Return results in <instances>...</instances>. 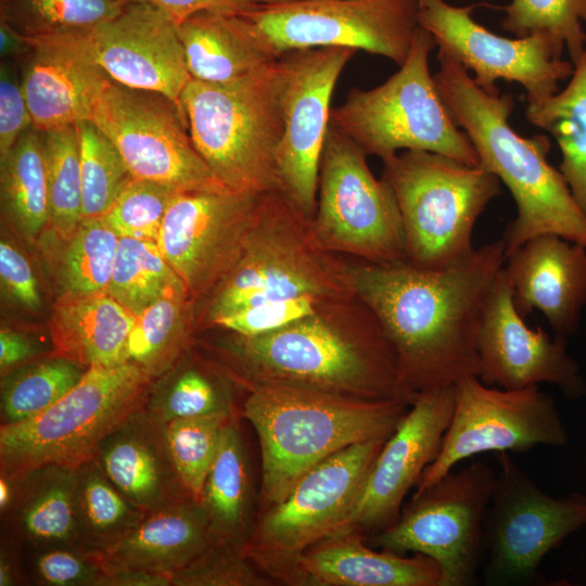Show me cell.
<instances>
[{"mask_svg":"<svg viewBox=\"0 0 586 586\" xmlns=\"http://www.w3.org/2000/svg\"><path fill=\"white\" fill-rule=\"evenodd\" d=\"M56 241L53 271L59 294L106 292L119 238L104 218L82 217L67 239Z\"/></svg>","mask_w":586,"mask_h":586,"instance_id":"cell-37","label":"cell"},{"mask_svg":"<svg viewBox=\"0 0 586 586\" xmlns=\"http://www.w3.org/2000/svg\"><path fill=\"white\" fill-rule=\"evenodd\" d=\"M184 285L157 243L120 238L107 293L135 316L168 291Z\"/></svg>","mask_w":586,"mask_h":586,"instance_id":"cell-39","label":"cell"},{"mask_svg":"<svg viewBox=\"0 0 586 586\" xmlns=\"http://www.w3.org/2000/svg\"><path fill=\"white\" fill-rule=\"evenodd\" d=\"M33 126L24 93L20 64L1 60L0 64V161L21 136Z\"/></svg>","mask_w":586,"mask_h":586,"instance_id":"cell-49","label":"cell"},{"mask_svg":"<svg viewBox=\"0 0 586 586\" xmlns=\"http://www.w3.org/2000/svg\"><path fill=\"white\" fill-rule=\"evenodd\" d=\"M90 120L115 144L133 178L177 191L226 190L191 138L179 102L112 81Z\"/></svg>","mask_w":586,"mask_h":586,"instance_id":"cell-15","label":"cell"},{"mask_svg":"<svg viewBox=\"0 0 586 586\" xmlns=\"http://www.w3.org/2000/svg\"><path fill=\"white\" fill-rule=\"evenodd\" d=\"M150 388L145 408L164 423L214 413H234L229 392L195 367L170 368Z\"/></svg>","mask_w":586,"mask_h":586,"instance_id":"cell-42","label":"cell"},{"mask_svg":"<svg viewBox=\"0 0 586 586\" xmlns=\"http://www.w3.org/2000/svg\"><path fill=\"white\" fill-rule=\"evenodd\" d=\"M192 79L226 82L281 55L267 35L243 14L198 12L178 24Z\"/></svg>","mask_w":586,"mask_h":586,"instance_id":"cell-28","label":"cell"},{"mask_svg":"<svg viewBox=\"0 0 586 586\" xmlns=\"http://www.w3.org/2000/svg\"><path fill=\"white\" fill-rule=\"evenodd\" d=\"M16 494L15 481L0 475V511L5 514L12 507Z\"/></svg>","mask_w":586,"mask_h":586,"instance_id":"cell-56","label":"cell"},{"mask_svg":"<svg viewBox=\"0 0 586 586\" xmlns=\"http://www.w3.org/2000/svg\"><path fill=\"white\" fill-rule=\"evenodd\" d=\"M93 459L109 480L145 512L191 498L176 471L166 423L145 406L102 441Z\"/></svg>","mask_w":586,"mask_h":586,"instance_id":"cell-26","label":"cell"},{"mask_svg":"<svg viewBox=\"0 0 586 586\" xmlns=\"http://www.w3.org/2000/svg\"><path fill=\"white\" fill-rule=\"evenodd\" d=\"M387 438L351 445L306 472L283 500L266 508L244 545V556L267 575L332 536L356 505Z\"/></svg>","mask_w":586,"mask_h":586,"instance_id":"cell-13","label":"cell"},{"mask_svg":"<svg viewBox=\"0 0 586 586\" xmlns=\"http://www.w3.org/2000/svg\"><path fill=\"white\" fill-rule=\"evenodd\" d=\"M234 417V413L222 412L166 423L167 442L178 476L188 495L199 502L221 434Z\"/></svg>","mask_w":586,"mask_h":586,"instance_id":"cell-44","label":"cell"},{"mask_svg":"<svg viewBox=\"0 0 586 586\" xmlns=\"http://www.w3.org/2000/svg\"><path fill=\"white\" fill-rule=\"evenodd\" d=\"M77 480L78 468L56 464L39 467L16 480L15 499L5 513L15 539L40 548L71 546L81 549Z\"/></svg>","mask_w":586,"mask_h":586,"instance_id":"cell-30","label":"cell"},{"mask_svg":"<svg viewBox=\"0 0 586 586\" xmlns=\"http://www.w3.org/2000/svg\"><path fill=\"white\" fill-rule=\"evenodd\" d=\"M250 496L246 454L233 419L221 434L200 501L208 519L212 544L243 550L251 534Z\"/></svg>","mask_w":586,"mask_h":586,"instance_id":"cell-31","label":"cell"},{"mask_svg":"<svg viewBox=\"0 0 586 586\" xmlns=\"http://www.w3.org/2000/svg\"><path fill=\"white\" fill-rule=\"evenodd\" d=\"M178 192L181 191L132 177L102 217L119 239L156 243L167 209Z\"/></svg>","mask_w":586,"mask_h":586,"instance_id":"cell-45","label":"cell"},{"mask_svg":"<svg viewBox=\"0 0 586 586\" xmlns=\"http://www.w3.org/2000/svg\"><path fill=\"white\" fill-rule=\"evenodd\" d=\"M366 157L330 124L320 161L317 208L310 221L314 240L324 251L360 260H406L396 198L385 179L373 176Z\"/></svg>","mask_w":586,"mask_h":586,"instance_id":"cell-10","label":"cell"},{"mask_svg":"<svg viewBox=\"0 0 586 586\" xmlns=\"http://www.w3.org/2000/svg\"><path fill=\"white\" fill-rule=\"evenodd\" d=\"M272 582L242 549L224 544H211L171 577V586H268Z\"/></svg>","mask_w":586,"mask_h":586,"instance_id":"cell-46","label":"cell"},{"mask_svg":"<svg viewBox=\"0 0 586 586\" xmlns=\"http://www.w3.org/2000/svg\"><path fill=\"white\" fill-rule=\"evenodd\" d=\"M95 586H171V576L142 570L103 572Z\"/></svg>","mask_w":586,"mask_h":586,"instance_id":"cell-53","label":"cell"},{"mask_svg":"<svg viewBox=\"0 0 586 586\" xmlns=\"http://www.w3.org/2000/svg\"><path fill=\"white\" fill-rule=\"evenodd\" d=\"M501 27L518 38L546 34L562 44L575 65L586 46V0H511L501 7Z\"/></svg>","mask_w":586,"mask_h":586,"instance_id":"cell-43","label":"cell"},{"mask_svg":"<svg viewBox=\"0 0 586 586\" xmlns=\"http://www.w3.org/2000/svg\"><path fill=\"white\" fill-rule=\"evenodd\" d=\"M40 354L38 344L28 335L2 327L0 330L1 377L35 361Z\"/></svg>","mask_w":586,"mask_h":586,"instance_id":"cell-52","label":"cell"},{"mask_svg":"<svg viewBox=\"0 0 586 586\" xmlns=\"http://www.w3.org/2000/svg\"><path fill=\"white\" fill-rule=\"evenodd\" d=\"M354 297L348 263L321 249L308 220L279 190L262 193L242 255L209 295L205 320L266 301Z\"/></svg>","mask_w":586,"mask_h":586,"instance_id":"cell-6","label":"cell"},{"mask_svg":"<svg viewBox=\"0 0 586 586\" xmlns=\"http://www.w3.org/2000/svg\"><path fill=\"white\" fill-rule=\"evenodd\" d=\"M506 258L501 238L444 268L348 263L354 294L380 322L413 393L479 377L483 309Z\"/></svg>","mask_w":586,"mask_h":586,"instance_id":"cell-1","label":"cell"},{"mask_svg":"<svg viewBox=\"0 0 586 586\" xmlns=\"http://www.w3.org/2000/svg\"><path fill=\"white\" fill-rule=\"evenodd\" d=\"M513 302L525 318L539 310L556 335H573L586 305V247L558 234L531 238L506 258Z\"/></svg>","mask_w":586,"mask_h":586,"instance_id":"cell-24","label":"cell"},{"mask_svg":"<svg viewBox=\"0 0 586 586\" xmlns=\"http://www.w3.org/2000/svg\"><path fill=\"white\" fill-rule=\"evenodd\" d=\"M286 66L282 55L226 82L192 79L179 102L195 148L227 189L278 190L285 128Z\"/></svg>","mask_w":586,"mask_h":586,"instance_id":"cell-5","label":"cell"},{"mask_svg":"<svg viewBox=\"0 0 586 586\" xmlns=\"http://www.w3.org/2000/svg\"><path fill=\"white\" fill-rule=\"evenodd\" d=\"M76 507L80 548L86 552L113 545L145 514L109 480L94 459L78 468Z\"/></svg>","mask_w":586,"mask_h":586,"instance_id":"cell-36","label":"cell"},{"mask_svg":"<svg viewBox=\"0 0 586 586\" xmlns=\"http://www.w3.org/2000/svg\"><path fill=\"white\" fill-rule=\"evenodd\" d=\"M496 482L492 467L473 461L451 470L420 493L374 545L405 555L422 553L442 571L441 586H470L483 560L484 522Z\"/></svg>","mask_w":586,"mask_h":586,"instance_id":"cell-12","label":"cell"},{"mask_svg":"<svg viewBox=\"0 0 586 586\" xmlns=\"http://www.w3.org/2000/svg\"><path fill=\"white\" fill-rule=\"evenodd\" d=\"M193 300L184 285L177 286L136 316L129 332L125 359L160 378L187 349Z\"/></svg>","mask_w":586,"mask_h":586,"instance_id":"cell-34","label":"cell"},{"mask_svg":"<svg viewBox=\"0 0 586 586\" xmlns=\"http://www.w3.org/2000/svg\"><path fill=\"white\" fill-rule=\"evenodd\" d=\"M569 84L540 104H527L525 117L557 141L559 170L586 213V46Z\"/></svg>","mask_w":586,"mask_h":586,"instance_id":"cell-33","label":"cell"},{"mask_svg":"<svg viewBox=\"0 0 586 586\" xmlns=\"http://www.w3.org/2000/svg\"><path fill=\"white\" fill-rule=\"evenodd\" d=\"M14 542L12 538V543L5 542L4 545L1 546L0 586L21 585L26 581L22 572L21 559Z\"/></svg>","mask_w":586,"mask_h":586,"instance_id":"cell-55","label":"cell"},{"mask_svg":"<svg viewBox=\"0 0 586 586\" xmlns=\"http://www.w3.org/2000/svg\"><path fill=\"white\" fill-rule=\"evenodd\" d=\"M382 161L403 221L406 262L435 269L469 256L475 222L500 193L498 177L429 151L406 150Z\"/></svg>","mask_w":586,"mask_h":586,"instance_id":"cell-7","label":"cell"},{"mask_svg":"<svg viewBox=\"0 0 586 586\" xmlns=\"http://www.w3.org/2000/svg\"><path fill=\"white\" fill-rule=\"evenodd\" d=\"M1 213L29 243L40 240L50 222L43 131L28 128L0 161Z\"/></svg>","mask_w":586,"mask_h":586,"instance_id":"cell-32","label":"cell"},{"mask_svg":"<svg viewBox=\"0 0 586 586\" xmlns=\"http://www.w3.org/2000/svg\"><path fill=\"white\" fill-rule=\"evenodd\" d=\"M144 2L163 11L177 24L187 17L203 11L224 14H243L254 8V0H125Z\"/></svg>","mask_w":586,"mask_h":586,"instance_id":"cell-51","label":"cell"},{"mask_svg":"<svg viewBox=\"0 0 586 586\" xmlns=\"http://www.w3.org/2000/svg\"><path fill=\"white\" fill-rule=\"evenodd\" d=\"M364 539L353 533L327 537L267 575L302 586H441L442 571L430 557L377 551Z\"/></svg>","mask_w":586,"mask_h":586,"instance_id":"cell-25","label":"cell"},{"mask_svg":"<svg viewBox=\"0 0 586 586\" xmlns=\"http://www.w3.org/2000/svg\"><path fill=\"white\" fill-rule=\"evenodd\" d=\"M33 42L18 34L4 21L0 20V55L1 60L21 63L30 52Z\"/></svg>","mask_w":586,"mask_h":586,"instance_id":"cell-54","label":"cell"},{"mask_svg":"<svg viewBox=\"0 0 586 586\" xmlns=\"http://www.w3.org/2000/svg\"><path fill=\"white\" fill-rule=\"evenodd\" d=\"M356 50L320 47L284 52L285 128L278 158V190L308 219L317 208L319 168L336 81Z\"/></svg>","mask_w":586,"mask_h":586,"instance_id":"cell-19","label":"cell"},{"mask_svg":"<svg viewBox=\"0 0 586 586\" xmlns=\"http://www.w3.org/2000/svg\"><path fill=\"white\" fill-rule=\"evenodd\" d=\"M152 381L131 362L87 369L44 411L0 426V475L16 481L39 467L92 460L102 441L145 405Z\"/></svg>","mask_w":586,"mask_h":586,"instance_id":"cell-8","label":"cell"},{"mask_svg":"<svg viewBox=\"0 0 586 586\" xmlns=\"http://www.w3.org/2000/svg\"><path fill=\"white\" fill-rule=\"evenodd\" d=\"M33 578L44 586H95L104 572L86 551L71 546L41 548L31 565Z\"/></svg>","mask_w":586,"mask_h":586,"instance_id":"cell-48","label":"cell"},{"mask_svg":"<svg viewBox=\"0 0 586 586\" xmlns=\"http://www.w3.org/2000/svg\"><path fill=\"white\" fill-rule=\"evenodd\" d=\"M211 544L207 515L199 501L189 498L145 512L119 540L88 553L104 572L142 570L173 577Z\"/></svg>","mask_w":586,"mask_h":586,"instance_id":"cell-27","label":"cell"},{"mask_svg":"<svg viewBox=\"0 0 586 586\" xmlns=\"http://www.w3.org/2000/svg\"><path fill=\"white\" fill-rule=\"evenodd\" d=\"M479 379L491 386L517 390L549 383L570 399L586 394L566 337L551 339L540 327L531 329L519 314L504 268L494 279L479 332Z\"/></svg>","mask_w":586,"mask_h":586,"instance_id":"cell-21","label":"cell"},{"mask_svg":"<svg viewBox=\"0 0 586 586\" xmlns=\"http://www.w3.org/2000/svg\"><path fill=\"white\" fill-rule=\"evenodd\" d=\"M475 4L455 7L445 0H418V18L438 47L437 55L473 72L474 82L499 94V79L523 86L527 104H540L559 91L574 65L562 59L565 48L546 34L524 38L499 36L472 18Z\"/></svg>","mask_w":586,"mask_h":586,"instance_id":"cell-16","label":"cell"},{"mask_svg":"<svg viewBox=\"0 0 586 586\" xmlns=\"http://www.w3.org/2000/svg\"><path fill=\"white\" fill-rule=\"evenodd\" d=\"M437 59L440 67L433 77L450 117L471 140L479 164L495 174L514 200L517 216L502 237L506 256L544 233L586 247V213L560 170L547 160L549 138L519 135L509 124L514 107L510 93L489 94L462 65L444 55Z\"/></svg>","mask_w":586,"mask_h":586,"instance_id":"cell-3","label":"cell"},{"mask_svg":"<svg viewBox=\"0 0 586 586\" xmlns=\"http://www.w3.org/2000/svg\"><path fill=\"white\" fill-rule=\"evenodd\" d=\"M434 46L421 27L399 69L372 89H351L345 102L331 110L330 124L367 155L382 160L405 149L479 165L474 145L450 117L430 73Z\"/></svg>","mask_w":586,"mask_h":586,"instance_id":"cell-9","label":"cell"},{"mask_svg":"<svg viewBox=\"0 0 586 586\" xmlns=\"http://www.w3.org/2000/svg\"><path fill=\"white\" fill-rule=\"evenodd\" d=\"M498 471L483 535V582L489 586L532 585L545 556L586 524V495L555 498L513 460L495 453Z\"/></svg>","mask_w":586,"mask_h":586,"instance_id":"cell-11","label":"cell"},{"mask_svg":"<svg viewBox=\"0 0 586 586\" xmlns=\"http://www.w3.org/2000/svg\"><path fill=\"white\" fill-rule=\"evenodd\" d=\"M244 16L277 52L320 47L364 50L403 65L421 28L418 0H310L256 4Z\"/></svg>","mask_w":586,"mask_h":586,"instance_id":"cell-17","label":"cell"},{"mask_svg":"<svg viewBox=\"0 0 586 586\" xmlns=\"http://www.w3.org/2000/svg\"><path fill=\"white\" fill-rule=\"evenodd\" d=\"M320 302L310 295L266 301L228 314L214 324L241 336L260 335L313 314Z\"/></svg>","mask_w":586,"mask_h":586,"instance_id":"cell-47","label":"cell"},{"mask_svg":"<svg viewBox=\"0 0 586 586\" xmlns=\"http://www.w3.org/2000/svg\"><path fill=\"white\" fill-rule=\"evenodd\" d=\"M50 222L54 239L65 240L82 219V181L76 125L43 131Z\"/></svg>","mask_w":586,"mask_h":586,"instance_id":"cell-40","label":"cell"},{"mask_svg":"<svg viewBox=\"0 0 586 586\" xmlns=\"http://www.w3.org/2000/svg\"><path fill=\"white\" fill-rule=\"evenodd\" d=\"M31 42L20 69L33 127L49 131L90 119L113 80L95 61L88 37Z\"/></svg>","mask_w":586,"mask_h":586,"instance_id":"cell-23","label":"cell"},{"mask_svg":"<svg viewBox=\"0 0 586 586\" xmlns=\"http://www.w3.org/2000/svg\"><path fill=\"white\" fill-rule=\"evenodd\" d=\"M86 370L68 359L50 355L2 375L1 425L44 411L72 390Z\"/></svg>","mask_w":586,"mask_h":586,"instance_id":"cell-38","label":"cell"},{"mask_svg":"<svg viewBox=\"0 0 586 586\" xmlns=\"http://www.w3.org/2000/svg\"><path fill=\"white\" fill-rule=\"evenodd\" d=\"M568 434L555 399L538 385L507 390L471 375L455 385V405L437 458L416 493L441 480L464 459L483 453L523 454L537 445L563 446Z\"/></svg>","mask_w":586,"mask_h":586,"instance_id":"cell-14","label":"cell"},{"mask_svg":"<svg viewBox=\"0 0 586 586\" xmlns=\"http://www.w3.org/2000/svg\"><path fill=\"white\" fill-rule=\"evenodd\" d=\"M454 405L455 385L417 394L384 442L356 505L332 536L377 534L398 519L406 495L440 454Z\"/></svg>","mask_w":586,"mask_h":586,"instance_id":"cell-20","label":"cell"},{"mask_svg":"<svg viewBox=\"0 0 586 586\" xmlns=\"http://www.w3.org/2000/svg\"><path fill=\"white\" fill-rule=\"evenodd\" d=\"M135 318L107 292L59 294L48 323L51 355L86 369L124 364Z\"/></svg>","mask_w":586,"mask_h":586,"instance_id":"cell-29","label":"cell"},{"mask_svg":"<svg viewBox=\"0 0 586 586\" xmlns=\"http://www.w3.org/2000/svg\"><path fill=\"white\" fill-rule=\"evenodd\" d=\"M88 41L95 61L114 82L179 102L191 80L178 24L149 3L126 2Z\"/></svg>","mask_w":586,"mask_h":586,"instance_id":"cell-22","label":"cell"},{"mask_svg":"<svg viewBox=\"0 0 586 586\" xmlns=\"http://www.w3.org/2000/svg\"><path fill=\"white\" fill-rule=\"evenodd\" d=\"M234 335L240 381L409 405L417 396L380 322L356 296L322 301L313 314L272 332Z\"/></svg>","mask_w":586,"mask_h":586,"instance_id":"cell-2","label":"cell"},{"mask_svg":"<svg viewBox=\"0 0 586 586\" xmlns=\"http://www.w3.org/2000/svg\"><path fill=\"white\" fill-rule=\"evenodd\" d=\"M241 382L247 390L242 413L260 445L265 508L283 500L306 472L330 456L360 442L387 438L410 407L399 400Z\"/></svg>","mask_w":586,"mask_h":586,"instance_id":"cell-4","label":"cell"},{"mask_svg":"<svg viewBox=\"0 0 586 586\" xmlns=\"http://www.w3.org/2000/svg\"><path fill=\"white\" fill-rule=\"evenodd\" d=\"M125 0H0V20L30 41L88 37Z\"/></svg>","mask_w":586,"mask_h":586,"instance_id":"cell-35","label":"cell"},{"mask_svg":"<svg viewBox=\"0 0 586 586\" xmlns=\"http://www.w3.org/2000/svg\"><path fill=\"white\" fill-rule=\"evenodd\" d=\"M303 1H310V0H254L257 4H285V3H295V2H303Z\"/></svg>","mask_w":586,"mask_h":586,"instance_id":"cell-57","label":"cell"},{"mask_svg":"<svg viewBox=\"0 0 586 586\" xmlns=\"http://www.w3.org/2000/svg\"><path fill=\"white\" fill-rule=\"evenodd\" d=\"M82 181V217L103 216L131 180L122 154L90 119L76 124Z\"/></svg>","mask_w":586,"mask_h":586,"instance_id":"cell-41","label":"cell"},{"mask_svg":"<svg viewBox=\"0 0 586 586\" xmlns=\"http://www.w3.org/2000/svg\"><path fill=\"white\" fill-rule=\"evenodd\" d=\"M0 281L2 292L12 302L29 311L41 306L36 275L28 258L5 239L0 242Z\"/></svg>","mask_w":586,"mask_h":586,"instance_id":"cell-50","label":"cell"},{"mask_svg":"<svg viewBox=\"0 0 586 586\" xmlns=\"http://www.w3.org/2000/svg\"><path fill=\"white\" fill-rule=\"evenodd\" d=\"M259 195L199 190L171 201L156 243L193 302L211 295L239 262Z\"/></svg>","mask_w":586,"mask_h":586,"instance_id":"cell-18","label":"cell"}]
</instances>
